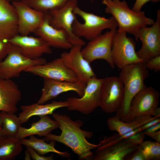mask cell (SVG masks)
<instances>
[{
    "label": "cell",
    "mask_w": 160,
    "mask_h": 160,
    "mask_svg": "<svg viewBox=\"0 0 160 160\" xmlns=\"http://www.w3.org/2000/svg\"><path fill=\"white\" fill-rule=\"evenodd\" d=\"M52 116L58 123L61 131L60 135L49 133L44 136L45 140H53L70 148L82 160H91L93 155L92 150L96 148L99 144L89 142L87 139L91 138L93 134L82 129L83 122L80 120L74 121L65 114L53 113Z\"/></svg>",
    "instance_id": "6da1fadb"
},
{
    "label": "cell",
    "mask_w": 160,
    "mask_h": 160,
    "mask_svg": "<svg viewBox=\"0 0 160 160\" xmlns=\"http://www.w3.org/2000/svg\"><path fill=\"white\" fill-rule=\"evenodd\" d=\"M102 3L105 6V12L111 15L117 22V31L133 35L137 42L140 29L155 22L153 20L147 17L144 11L137 12L131 9L125 0H102Z\"/></svg>",
    "instance_id": "7a4b0ae2"
},
{
    "label": "cell",
    "mask_w": 160,
    "mask_h": 160,
    "mask_svg": "<svg viewBox=\"0 0 160 160\" xmlns=\"http://www.w3.org/2000/svg\"><path fill=\"white\" fill-rule=\"evenodd\" d=\"M121 70L119 77L123 85L124 96L116 115L121 120L126 122L131 102L135 95L146 87L144 80L149 76V72L143 62L127 65Z\"/></svg>",
    "instance_id": "3957f363"
},
{
    "label": "cell",
    "mask_w": 160,
    "mask_h": 160,
    "mask_svg": "<svg viewBox=\"0 0 160 160\" xmlns=\"http://www.w3.org/2000/svg\"><path fill=\"white\" fill-rule=\"evenodd\" d=\"M73 12L84 21L83 23L80 22L76 17L73 23V32L78 37H84L90 41L102 34L105 29H117L118 27L117 23L113 16L108 18L100 16L85 11L78 5Z\"/></svg>",
    "instance_id": "277c9868"
},
{
    "label": "cell",
    "mask_w": 160,
    "mask_h": 160,
    "mask_svg": "<svg viewBox=\"0 0 160 160\" xmlns=\"http://www.w3.org/2000/svg\"><path fill=\"white\" fill-rule=\"evenodd\" d=\"M103 81V78L98 79L96 77L90 79L86 84L82 96L79 98L69 97L66 99V101L69 104L68 110L88 115L100 107Z\"/></svg>",
    "instance_id": "5b68a950"
},
{
    "label": "cell",
    "mask_w": 160,
    "mask_h": 160,
    "mask_svg": "<svg viewBox=\"0 0 160 160\" xmlns=\"http://www.w3.org/2000/svg\"><path fill=\"white\" fill-rule=\"evenodd\" d=\"M77 3V0H70L62 7L45 13L47 15L51 25L66 32L73 46H83L85 45V42L74 34L72 29L73 23L76 17L73 11Z\"/></svg>",
    "instance_id": "8992f818"
},
{
    "label": "cell",
    "mask_w": 160,
    "mask_h": 160,
    "mask_svg": "<svg viewBox=\"0 0 160 160\" xmlns=\"http://www.w3.org/2000/svg\"><path fill=\"white\" fill-rule=\"evenodd\" d=\"M136 43L126 33L117 31L112 41L111 57L115 66L120 69L135 63L143 62L135 51Z\"/></svg>",
    "instance_id": "52a82bcc"
},
{
    "label": "cell",
    "mask_w": 160,
    "mask_h": 160,
    "mask_svg": "<svg viewBox=\"0 0 160 160\" xmlns=\"http://www.w3.org/2000/svg\"><path fill=\"white\" fill-rule=\"evenodd\" d=\"M46 62L44 58L32 59L25 57L17 47L12 44L7 55L3 60L0 62V78L12 79L18 77L21 72L27 68Z\"/></svg>",
    "instance_id": "ba28073f"
},
{
    "label": "cell",
    "mask_w": 160,
    "mask_h": 160,
    "mask_svg": "<svg viewBox=\"0 0 160 160\" xmlns=\"http://www.w3.org/2000/svg\"><path fill=\"white\" fill-rule=\"evenodd\" d=\"M159 91L152 87L146 86L132 99L126 122L141 117L153 116L159 103Z\"/></svg>",
    "instance_id": "9c48e42d"
},
{
    "label": "cell",
    "mask_w": 160,
    "mask_h": 160,
    "mask_svg": "<svg viewBox=\"0 0 160 160\" xmlns=\"http://www.w3.org/2000/svg\"><path fill=\"white\" fill-rule=\"evenodd\" d=\"M117 31V29L110 30L89 41L81 50L84 58L90 64L96 60H104L111 68H114L111 48L113 38Z\"/></svg>",
    "instance_id": "30bf717a"
},
{
    "label": "cell",
    "mask_w": 160,
    "mask_h": 160,
    "mask_svg": "<svg viewBox=\"0 0 160 160\" xmlns=\"http://www.w3.org/2000/svg\"><path fill=\"white\" fill-rule=\"evenodd\" d=\"M157 19L150 27L141 28L138 37L142 43L140 49L137 52L138 57L145 63L150 59L160 55V10L157 13Z\"/></svg>",
    "instance_id": "8fae6325"
},
{
    "label": "cell",
    "mask_w": 160,
    "mask_h": 160,
    "mask_svg": "<svg viewBox=\"0 0 160 160\" xmlns=\"http://www.w3.org/2000/svg\"><path fill=\"white\" fill-rule=\"evenodd\" d=\"M145 136L142 131L109 146L97 148L91 160H124L126 156L138 147Z\"/></svg>",
    "instance_id": "7c38bea8"
},
{
    "label": "cell",
    "mask_w": 160,
    "mask_h": 160,
    "mask_svg": "<svg viewBox=\"0 0 160 160\" xmlns=\"http://www.w3.org/2000/svg\"><path fill=\"white\" fill-rule=\"evenodd\" d=\"M124 96L123 85L119 77L103 78L100 107L103 111L107 113L116 112L122 102Z\"/></svg>",
    "instance_id": "4fadbf2b"
},
{
    "label": "cell",
    "mask_w": 160,
    "mask_h": 160,
    "mask_svg": "<svg viewBox=\"0 0 160 160\" xmlns=\"http://www.w3.org/2000/svg\"><path fill=\"white\" fill-rule=\"evenodd\" d=\"M24 71L43 78L61 81H79L75 73L65 65L60 57L43 64L29 67Z\"/></svg>",
    "instance_id": "5bb4252c"
},
{
    "label": "cell",
    "mask_w": 160,
    "mask_h": 160,
    "mask_svg": "<svg viewBox=\"0 0 160 160\" xmlns=\"http://www.w3.org/2000/svg\"><path fill=\"white\" fill-rule=\"evenodd\" d=\"M17 17L18 34L28 35L34 32L41 26L45 17V13L36 10L21 1H12Z\"/></svg>",
    "instance_id": "9a60e30c"
},
{
    "label": "cell",
    "mask_w": 160,
    "mask_h": 160,
    "mask_svg": "<svg viewBox=\"0 0 160 160\" xmlns=\"http://www.w3.org/2000/svg\"><path fill=\"white\" fill-rule=\"evenodd\" d=\"M82 47L73 46L69 52L62 53L60 57L65 65L75 73L79 81L86 84L90 79L96 76L90 63L82 54Z\"/></svg>",
    "instance_id": "2e32d148"
},
{
    "label": "cell",
    "mask_w": 160,
    "mask_h": 160,
    "mask_svg": "<svg viewBox=\"0 0 160 160\" xmlns=\"http://www.w3.org/2000/svg\"><path fill=\"white\" fill-rule=\"evenodd\" d=\"M12 44L17 47L21 53L32 59L41 57L44 54L52 52L50 45L42 38L28 35L17 34L8 39Z\"/></svg>",
    "instance_id": "e0dca14e"
},
{
    "label": "cell",
    "mask_w": 160,
    "mask_h": 160,
    "mask_svg": "<svg viewBox=\"0 0 160 160\" xmlns=\"http://www.w3.org/2000/svg\"><path fill=\"white\" fill-rule=\"evenodd\" d=\"M44 79L41 96L37 103L44 104L60 94L70 91L76 92L81 97L84 93L86 84L80 81L71 82Z\"/></svg>",
    "instance_id": "ac0fdd59"
},
{
    "label": "cell",
    "mask_w": 160,
    "mask_h": 160,
    "mask_svg": "<svg viewBox=\"0 0 160 160\" xmlns=\"http://www.w3.org/2000/svg\"><path fill=\"white\" fill-rule=\"evenodd\" d=\"M34 33L36 35L44 39L51 47L68 49L73 46L66 32L51 25L45 13L43 23Z\"/></svg>",
    "instance_id": "d6986e66"
},
{
    "label": "cell",
    "mask_w": 160,
    "mask_h": 160,
    "mask_svg": "<svg viewBox=\"0 0 160 160\" xmlns=\"http://www.w3.org/2000/svg\"><path fill=\"white\" fill-rule=\"evenodd\" d=\"M21 96L18 86L12 79L0 78V111L15 113Z\"/></svg>",
    "instance_id": "ffe728a7"
},
{
    "label": "cell",
    "mask_w": 160,
    "mask_h": 160,
    "mask_svg": "<svg viewBox=\"0 0 160 160\" xmlns=\"http://www.w3.org/2000/svg\"><path fill=\"white\" fill-rule=\"evenodd\" d=\"M9 0H0V39H9L18 34L17 17Z\"/></svg>",
    "instance_id": "44dd1931"
},
{
    "label": "cell",
    "mask_w": 160,
    "mask_h": 160,
    "mask_svg": "<svg viewBox=\"0 0 160 160\" xmlns=\"http://www.w3.org/2000/svg\"><path fill=\"white\" fill-rule=\"evenodd\" d=\"M69 104L66 101H53L52 102L44 104L37 103L27 105H21L22 112L19 115L21 123L27 122L32 117L52 114L56 110L62 108L67 107Z\"/></svg>",
    "instance_id": "7402d4cb"
},
{
    "label": "cell",
    "mask_w": 160,
    "mask_h": 160,
    "mask_svg": "<svg viewBox=\"0 0 160 160\" xmlns=\"http://www.w3.org/2000/svg\"><path fill=\"white\" fill-rule=\"evenodd\" d=\"M39 116V120L33 123L30 127L26 128L20 127L15 137L21 140L27 137L34 135L44 137L59 128L57 122L51 119L48 115Z\"/></svg>",
    "instance_id": "603a6c76"
},
{
    "label": "cell",
    "mask_w": 160,
    "mask_h": 160,
    "mask_svg": "<svg viewBox=\"0 0 160 160\" xmlns=\"http://www.w3.org/2000/svg\"><path fill=\"white\" fill-rule=\"evenodd\" d=\"M157 116H145L136 118L129 122L121 120L116 115L109 118L107 121L108 128L112 131L120 135L130 132L155 119L160 118Z\"/></svg>",
    "instance_id": "cb8c5ba5"
},
{
    "label": "cell",
    "mask_w": 160,
    "mask_h": 160,
    "mask_svg": "<svg viewBox=\"0 0 160 160\" xmlns=\"http://www.w3.org/2000/svg\"><path fill=\"white\" fill-rule=\"evenodd\" d=\"M20 140L16 137L3 136L0 138V160H12L23 151Z\"/></svg>",
    "instance_id": "d4e9b609"
},
{
    "label": "cell",
    "mask_w": 160,
    "mask_h": 160,
    "mask_svg": "<svg viewBox=\"0 0 160 160\" xmlns=\"http://www.w3.org/2000/svg\"><path fill=\"white\" fill-rule=\"evenodd\" d=\"M30 136L29 139L24 138L21 140V143L22 145L32 148L39 154L44 155L48 153L53 152L62 157H68L70 156L68 153L59 151L55 148L56 141L51 140L50 143H48L45 141L44 139H38L33 135Z\"/></svg>",
    "instance_id": "484cf974"
},
{
    "label": "cell",
    "mask_w": 160,
    "mask_h": 160,
    "mask_svg": "<svg viewBox=\"0 0 160 160\" xmlns=\"http://www.w3.org/2000/svg\"><path fill=\"white\" fill-rule=\"evenodd\" d=\"M3 124L1 129L3 134L6 136L15 137L22 124L18 116L15 113L1 111Z\"/></svg>",
    "instance_id": "4316f807"
},
{
    "label": "cell",
    "mask_w": 160,
    "mask_h": 160,
    "mask_svg": "<svg viewBox=\"0 0 160 160\" xmlns=\"http://www.w3.org/2000/svg\"><path fill=\"white\" fill-rule=\"evenodd\" d=\"M70 0H21L30 7L44 13L59 9Z\"/></svg>",
    "instance_id": "83f0119b"
},
{
    "label": "cell",
    "mask_w": 160,
    "mask_h": 160,
    "mask_svg": "<svg viewBox=\"0 0 160 160\" xmlns=\"http://www.w3.org/2000/svg\"><path fill=\"white\" fill-rule=\"evenodd\" d=\"M139 145L146 160L160 159V143L150 140H143Z\"/></svg>",
    "instance_id": "f1b7e54d"
},
{
    "label": "cell",
    "mask_w": 160,
    "mask_h": 160,
    "mask_svg": "<svg viewBox=\"0 0 160 160\" xmlns=\"http://www.w3.org/2000/svg\"><path fill=\"white\" fill-rule=\"evenodd\" d=\"M12 45L8 39H0V62L7 55Z\"/></svg>",
    "instance_id": "f546056e"
},
{
    "label": "cell",
    "mask_w": 160,
    "mask_h": 160,
    "mask_svg": "<svg viewBox=\"0 0 160 160\" xmlns=\"http://www.w3.org/2000/svg\"><path fill=\"white\" fill-rule=\"evenodd\" d=\"M124 160H146V159L139 145L137 148L126 156Z\"/></svg>",
    "instance_id": "4dcf8cb0"
},
{
    "label": "cell",
    "mask_w": 160,
    "mask_h": 160,
    "mask_svg": "<svg viewBox=\"0 0 160 160\" xmlns=\"http://www.w3.org/2000/svg\"><path fill=\"white\" fill-rule=\"evenodd\" d=\"M146 68L155 72L160 70V55L156 56L145 63Z\"/></svg>",
    "instance_id": "1f68e13d"
},
{
    "label": "cell",
    "mask_w": 160,
    "mask_h": 160,
    "mask_svg": "<svg viewBox=\"0 0 160 160\" xmlns=\"http://www.w3.org/2000/svg\"><path fill=\"white\" fill-rule=\"evenodd\" d=\"M27 150L29 152L31 158L33 160H53V155L49 156H44L38 153L32 148L27 147Z\"/></svg>",
    "instance_id": "d6a6232c"
},
{
    "label": "cell",
    "mask_w": 160,
    "mask_h": 160,
    "mask_svg": "<svg viewBox=\"0 0 160 160\" xmlns=\"http://www.w3.org/2000/svg\"><path fill=\"white\" fill-rule=\"evenodd\" d=\"M160 0H136L133 5L132 9L137 12H138L141 11V9L143 5L149 1L153 2L156 3L160 1Z\"/></svg>",
    "instance_id": "836d02e7"
},
{
    "label": "cell",
    "mask_w": 160,
    "mask_h": 160,
    "mask_svg": "<svg viewBox=\"0 0 160 160\" xmlns=\"http://www.w3.org/2000/svg\"><path fill=\"white\" fill-rule=\"evenodd\" d=\"M160 129V123L149 127L143 131L144 135L149 136L152 134L159 130Z\"/></svg>",
    "instance_id": "e575fe53"
},
{
    "label": "cell",
    "mask_w": 160,
    "mask_h": 160,
    "mask_svg": "<svg viewBox=\"0 0 160 160\" xmlns=\"http://www.w3.org/2000/svg\"><path fill=\"white\" fill-rule=\"evenodd\" d=\"M160 123V118H159L151 121L142 126L141 128L142 131Z\"/></svg>",
    "instance_id": "d590c367"
},
{
    "label": "cell",
    "mask_w": 160,
    "mask_h": 160,
    "mask_svg": "<svg viewBox=\"0 0 160 160\" xmlns=\"http://www.w3.org/2000/svg\"><path fill=\"white\" fill-rule=\"evenodd\" d=\"M156 142L160 143V130L152 134L149 136Z\"/></svg>",
    "instance_id": "8d00e7d4"
},
{
    "label": "cell",
    "mask_w": 160,
    "mask_h": 160,
    "mask_svg": "<svg viewBox=\"0 0 160 160\" xmlns=\"http://www.w3.org/2000/svg\"><path fill=\"white\" fill-rule=\"evenodd\" d=\"M3 124L2 119L0 114V130L1 129Z\"/></svg>",
    "instance_id": "74e56055"
},
{
    "label": "cell",
    "mask_w": 160,
    "mask_h": 160,
    "mask_svg": "<svg viewBox=\"0 0 160 160\" xmlns=\"http://www.w3.org/2000/svg\"><path fill=\"white\" fill-rule=\"evenodd\" d=\"M3 136H4V135L2 133L1 129L0 130V138Z\"/></svg>",
    "instance_id": "f35d334b"
},
{
    "label": "cell",
    "mask_w": 160,
    "mask_h": 160,
    "mask_svg": "<svg viewBox=\"0 0 160 160\" xmlns=\"http://www.w3.org/2000/svg\"><path fill=\"white\" fill-rule=\"evenodd\" d=\"M9 1H18L19 0H9Z\"/></svg>",
    "instance_id": "ab89813d"
}]
</instances>
